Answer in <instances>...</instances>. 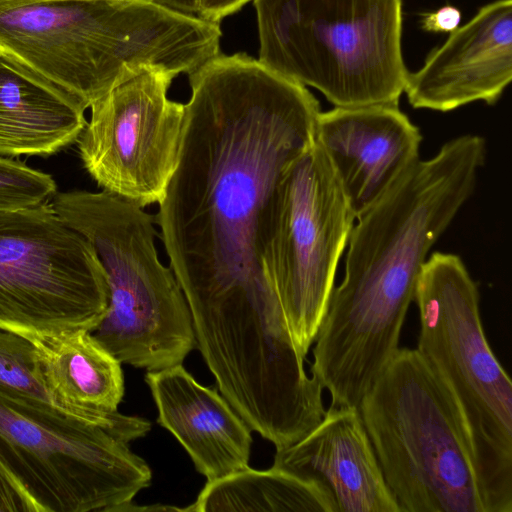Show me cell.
Returning <instances> with one entry per match:
<instances>
[{
	"label": "cell",
	"mask_w": 512,
	"mask_h": 512,
	"mask_svg": "<svg viewBox=\"0 0 512 512\" xmlns=\"http://www.w3.org/2000/svg\"><path fill=\"white\" fill-rule=\"evenodd\" d=\"M109 299L91 243L46 202L0 211V328L92 332Z\"/></svg>",
	"instance_id": "obj_10"
},
{
	"label": "cell",
	"mask_w": 512,
	"mask_h": 512,
	"mask_svg": "<svg viewBox=\"0 0 512 512\" xmlns=\"http://www.w3.org/2000/svg\"><path fill=\"white\" fill-rule=\"evenodd\" d=\"M221 37L217 23L146 0H0V58L85 109L145 69L191 73Z\"/></svg>",
	"instance_id": "obj_3"
},
{
	"label": "cell",
	"mask_w": 512,
	"mask_h": 512,
	"mask_svg": "<svg viewBox=\"0 0 512 512\" xmlns=\"http://www.w3.org/2000/svg\"><path fill=\"white\" fill-rule=\"evenodd\" d=\"M355 220L325 153L315 141L277 188L261 254L264 273L303 357L317 337Z\"/></svg>",
	"instance_id": "obj_9"
},
{
	"label": "cell",
	"mask_w": 512,
	"mask_h": 512,
	"mask_svg": "<svg viewBox=\"0 0 512 512\" xmlns=\"http://www.w3.org/2000/svg\"><path fill=\"white\" fill-rule=\"evenodd\" d=\"M461 22L460 10L452 5H445L434 12L424 13L421 17V27L427 32L451 33Z\"/></svg>",
	"instance_id": "obj_22"
},
{
	"label": "cell",
	"mask_w": 512,
	"mask_h": 512,
	"mask_svg": "<svg viewBox=\"0 0 512 512\" xmlns=\"http://www.w3.org/2000/svg\"><path fill=\"white\" fill-rule=\"evenodd\" d=\"M0 385L53 405L42 379L33 343L24 335L1 328Z\"/></svg>",
	"instance_id": "obj_19"
},
{
	"label": "cell",
	"mask_w": 512,
	"mask_h": 512,
	"mask_svg": "<svg viewBox=\"0 0 512 512\" xmlns=\"http://www.w3.org/2000/svg\"><path fill=\"white\" fill-rule=\"evenodd\" d=\"M316 483L336 512H400L356 408H332L310 432L276 449L273 466Z\"/></svg>",
	"instance_id": "obj_14"
},
{
	"label": "cell",
	"mask_w": 512,
	"mask_h": 512,
	"mask_svg": "<svg viewBox=\"0 0 512 512\" xmlns=\"http://www.w3.org/2000/svg\"><path fill=\"white\" fill-rule=\"evenodd\" d=\"M58 215L93 246L109 299L91 332L120 363L157 371L196 348L190 309L171 268L159 259L153 217L108 192H56Z\"/></svg>",
	"instance_id": "obj_5"
},
{
	"label": "cell",
	"mask_w": 512,
	"mask_h": 512,
	"mask_svg": "<svg viewBox=\"0 0 512 512\" xmlns=\"http://www.w3.org/2000/svg\"><path fill=\"white\" fill-rule=\"evenodd\" d=\"M145 381L158 423L175 436L207 481L249 466L252 430L221 393L201 385L182 364L148 371Z\"/></svg>",
	"instance_id": "obj_16"
},
{
	"label": "cell",
	"mask_w": 512,
	"mask_h": 512,
	"mask_svg": "<svg viewBox=\"0 0 512 512\" xmlns=\"http://www.w3.org/2000/svg\"><path fill=\"white\" fill-rule=\"evenodd\" d=\"M55 193L56 183L50 175L0 156V211L43 203Z\"/></svg>",
	"instance_id": "obj_20"
},
{
	"label": "cell",
	"mask_w": 512,
	"mask_h": 512,
	"mask_svg": "<svg viewBox=\"0 0 512 512\" xmlns=\"http://www.w3.org/2000/svg\"><path fill=\"white\" fill-rule=\"evenodd\" d=\"M0 512H42L36 501L1 462Z\"/></svg>",
	"instance_id": "obj_21"
},
{
	"label": "cell",
	"mask_w": 512,
	"mask_h": 512,
	"mask_svg": "<svg viewBox=\"0 0 512 512\" xmlns=\"http://www.w3.org/2000/svg\"><path fill=\"white\" fill-rule=\"evenodd\" d=\"M316 143L357 219L419 160L422 136L398 105L320 112Z\"/></svg>",
	"instance_id": "obj_12"
},
{
	"label": "cell",
	"mask_w": 512,
	"mask_h": 512,
	"mask_svg": "<svg viewBox=\"0 0 512 512\" xmlns=\"http://www.w3.org/2000/svg\"><path fill=\"white\" fill-rule=\"evenodd\" d=\"M479 300L460 256L433 253L415 288L416 349L458 415L485 512H512V381L486 338Z\"/></svg>",
	"instance_id": "obj_4"
},
{
	"label": "cell",
	"mask_w": 512,
	"mask_h": 512,
	"mask_svg": "<svg viewBox=\"0 0 512 512\" xmlns=\"http://www.w3.org/2000/svg\"><path fill=\"white\" fill-rule=\"evenodd\" d=\"M188 76L177 164L155 220L170 268L188 306L277 296L262 266L265 223L315 142L319 102L246 53H219Z\"/></svg>",
	"instance_id": "obj_1"
},
{
	"label": "cell",
	"mask_w": 512,
	"mask_h": 512,
	"mask_svg": "<svg viewBox=\"0 0 512 512\" xmlns=\"http://www.w3.org/2000/svg\"><path fill=\"white\" fill-rule=\"evenodd\" d=\"M358 410L400 512H485L458 415L416 348L398 349Z\"/></svg>",
	"instance_id": "obj_7"
},
{
	"label": "cell",
	"mask_w": 512,
	"mask_h": 512,
	"mask_svg": "<svg viewBox=\"0 0 512 512\" xmlns=\"http://www.w3.org/2000/svg\"><path fill=\"white\" fill-rule=\"evenodd\" d=\"M251 0H199L197 17L220 24L225 17L239 11Z\"/></svg>",
	"instance_id": "obj_23"
},
{
	"label": "cell",
	"mask_w": 512,
	"mask_h": 512,
	"mask_svg": "<svg viewBox=\"0 0 512 512\" xmlns=\"http://www.w3.org/2000/svg\"><path fill=\"white\" fill-rule=\"evenodd\" d=\"M258 61L335 107L398 105L402 0H253Z\"/></svg>",
	"instance_id": "obj_6"
},
{
	"label": "cell",
	"mask_w": 512,
	"mask_h": 512,
	"mask_svg": "<svg viewBox=\"0 0 512 512\" xmlns=\"http://www.w3.org/2000/svg\"><path fill=\"white\" fill-rule=\"evenodd\" d=\"M24 336L35 347L42 379L55 407L111 428L128 442L150 431L148 420L118 412L125 391L121 363L90 331Z\"/></svg>",
	"instance_id": "obj_15"
},
{
	"label": "cell",
	"mask_w": 512,
	"mask_h": 512,
	"mask_svg": "<svg viewBox=\"0 0 512 512\" xmlns=\"http://www.w3.org/2000/svg\"><path fill=\"white\" fill-rule=\"evenodd\" d=\"M512 80V0L481 7L408 74L415 109L449 112L476 101L495 104Z\"/></svg>",
	"instance_id": "obj_13"
},
{
	"label": "cell",
	"mask_w": 512,
	"mask_h": 512,
	"mask_svg": "<svg viewBox=\"0 0 512 512\" xmlns=\"http://www.w3.org/2000/svg\"><path fill=\"white\" fill-rule=\"evenodd\" d=\"M86 109L0 58V156L51 155L78 140Z\"/></svg>",
	"instance_id": "obj_17"
},
{
	"label": "cell",
	"mask_w": 512,
	"mask_h": 512,
	"mask_svg": "<svg viewBox=\"0 0 512 512\" xmlns=\"http://www.w3.org/2000/svg\"><path fill=\"white\" fill-rule=\"evenodd\" d=\"M187 511L336 512V508L329 493L316 483L275 467L248 466L207 481Z\"/></svg>",
	"instance_id": "obj_18"
},
{
	"label": "cell",
	"mask_w": 512,
	"mask_h": 512,
	"mask_svg": "<svg viewBox=\"0 0 512 512\" xmlns=\"http://www.w3.org/2000/svg\"><path fill=\"white\" fill-rule=\"evenodd\" d=\"M486 153L478 135L446 142L357 218L313 348L310 372L330 407L358 409L397 353L427 255L472 196Z\"/></svg>",
	"instance_id": "obj_2"
},
{
	"label": "cell",
	"mask_w": 512,
	"mask_h": 512,
	"mask_svg": "<svg viewBox=\"0 0 512 512\" xmlns=\"http://www.w3.org/2000/svg\"><path fill=\"white\" fill-rule=\"evenodd\" d=\"M169 10H173L186 15L197 16L199 9V0H146Z\"/></svg>",
	"instance_id": "obj_24"
},
{
	"label": "cell",
	"mask_w": 512,
	"mask_h": 512,
	"mask_svg": "<svg viewBox=\"0 0 512 512\" xmlns=\"http://www.w3.org/2000/svg\"><path fill=\"white\" fill-rule=\"evenodd\" d=\"M174 77L149 68L121 82L90 106L77 140L102 191L141 208L161 200L177 164L185 106L168 98Z\"/></svg>",
	"instance_id": "obj_11"
},
{
	"label": "cell",
	"mask_w": 512,
	"mask_h": 512,
	"mask_svg": "<svg viewBox=\"0 0 512 512\" xmlns=\"http://www.w3.org/2000/svg\"><path fill=\"white\" fill-rule=\"evenodd\" d=\"M127 439L0 385V462L42 512H122L152 479Z\"/></svg>",
	"instance_id": "obj_8"
}]
</instances>
